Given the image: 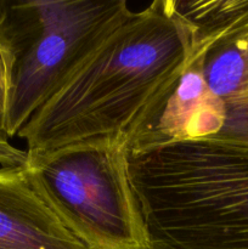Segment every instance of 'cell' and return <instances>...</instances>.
<instances>
[{
  "mask_svg": "<svg viewBox=\"0 0 248 249\" xmlns=\"http://www.w3.org/2000/svg\"><path fill=\"white\" fill-rule=\"evenodd\" d=\"M191 56L190 27L174 0H156L107 34L17 136L28 158L109 139L128 145Z\"/></svg>",
  "mask_w": 248,
  "mask_h": 249,
  "instance_id": "1",
  "label": "cell"
},
{
  "mask_svg": "<svg viewBox=\"0 0 248 249\" xmlns=\"http://www.w3.org/2000/svg\"><path fill=\"white\" fill-rule=\"evenodd\" d=\"M128 172L151 249H248V142L128 152Z\"/></svg>",
  "mask_w": 248,
  "mask_h": 249,
  "instance_id": "2",
  "label": "cell"
},
{
  "mask_svg": "<svg viewBox=\"0 0 248 249\" xmlns=\"http://www.w3.org/2000/svg\"><path fill=\"white\" fill-rule=\"evenodd\" d=\"M130 14L125 0L0 1V130L16 136Z\"/></svg>",
  "mask_w": 248,
  "mask_h": 249,
  "instance_id": "3",
  "label": "cell"
},
{
  "mask_svg": "<svg viewBox=\"0 0 248 249\" xmlns=\"http://www.w3.org/2000/svg\"><path fill=\"white\" fill-rule=\"evenodd\" d=\"M24 168L41 198L89 249H151L125 143L83 141L28 158Z\"/></svg>",
  "mask_w": 248,
  "mask_h": 249,
  "instance_id": "4",
  "label": "cell"
},
{
  "mask_svg": "<svg viewBox=\"0 0 248 249\" xmlns=\"http://www.w3.org/2000/svg\"><path fill=\"white\" fill-rule=\"evenodd\" d=\"M174 6L189 24L207 85L225 107L215 139L248 142V0H174Z\"/></svg>",
  "mask_w": 248,
  "mask_h": 249,
  "instance_id": "5",
  "label": "cell"
},
{
  "mask_svg": "<svg viewBox=\"0 0 248 249\" xmlns=\"http://www.w3.org/2000/svg\"><path fill=\"white\" fill-rule=\"evenodd\" d=\"M225 121V107L207 85L201 57L191 53L182 74L131 136L126 150L139 152L181 141L215 138Z\"/></svg>",
  "mask_w": 248,
  "mask_h": 249,
  "instance_id": "6",
  "label": "cell"
},
{
  "mask_svg": "<svg viewBox=\"0 0 248 249\" xmlns=\"http://www.w3.org/2000/svg\"><path fill=\"white\" fill-rule=\"evenodd\" d=\"M0 249H89L36 192L24 167L0 168Z\"/></svg>",
  "mask_w": 248,
  "mask_h": 249,
  "instance_id": "7",
  "label": "cell"
},
{
  "mask_svg": "<svg viewBox=\"0 0 248 249\" xmlns=\"http://www.w3.org/2000/svg\"><path fill=\"white\" fill-rule=\"evenodd\" d=\"M27 162V151L12 146L6 134L0 130V165L2 168L26 167Z\"/></svg>",
  "mask_w": 248,
  "mask_h": 249,
  "instance_id": "8",
  "label": "cell"
}]
</instances>
